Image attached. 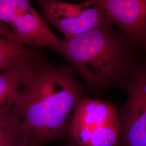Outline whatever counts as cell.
<instances>
[{
    "instance_id": "1",
    "label": "cell",
    "mask_w": 146,
    "mask_h": 146,
    "mask_svg": "<svg viewBox=\"0 0 146 146\" xmlns=\"http://www.w3.org/2000/svg\"><path fill=\"white\" fill-rule=\"evenodd\" d=\"M84 88L73 69L55 66L43 54L23 76L14 106L28 131L29 146H41L68 134V119Z\"/></svg>"
},
{
    "instance_id": "2",
    "label": "cell",
    "mask_w": 146,
    "mask_h": 146,
    "mask_svg": "<svg viewBox=\"0 0 146 146\" xmlns=\"http://www.w3.org/2000/svg\"><path fill=\"white\" fill-rule=\"evenodd\" d=\"M56 52L83 80L87 90L99 94L125 90L132 67L142 54L108 20L70 39H62Z\"/></svg>"
},
{
    "instance_id": "3",
    "label": "cell",
    "mask_w": 146,
    "mask_h": 146,
    "mask_svg": "<svg viewBox=\"0 0 146 146\" xmlns=\"http://www.w3.org/2000/svg\"><path fill=\"white\" fill-rule=\"evenodd\" d=\"M68 132L76 146H117L118 110L108 101L83 97L73 110Z\"/></svg>"
},
{
    "instance_id": "4",
    "label": "cell",
    "mask_w": 146,
    "mask_h": 146,
    "mask_svg": "<svg viewBox=\"0 0 146 146\" xmlns=\"http://www.w3.org/2000/svg\"><path fill=\"white\" fill-rule=\"evenodd\" d=\"M125 102L118 110L117 146H146V55L140 54L129 75Z\"/></svg>"
},
{
    "instance_id": "5",
    "label": "cell",
    "mask_w": 146,
    "mask_h": 146,
    "mask_svg": "<svg viewBox=\"0 0 146 146\" xmlns=\"http://www.w3.org/2000/svg\"><path fill=\"white\" fill-rule=\"evenodd\" d=\"M0 20L21 45L47 47L56 52L61 42L29 1L0 0Z\"/></svg>"
},
{
    "instance_id": "6",
    "label": "cell",
    "mask_w": 146,
    "mask_h": 146,
    "mask_svg": "<svg viewBox=\"0 0 146 146\" xmlns=\"http://www.w3.org/2000/svg\"><path fill=\"white\" fill-rule=\"evenodd\" d=\"M37 3L44 18L65 39L89 31L107 20L98 0H86L78 4L58 0H40Z\"/></svg>"
},
{
    "instance_id": "7",
    "label": "cell",
    "mask_w": 146,
    "mask_h": 146,
    "mask_svg": "<svg viewBox=\"0 0 146 146\" xmlns=\"http://www.w3.org/2000/svg\"><path fill=\"white\" fill-rule=\"evenodd\" d=\"M107 20L137 52L146 54V0H98Z\"/></svg>"
},
{
    "instance_id": "8",
    "label": "cell",
    "mask_w": 146,
    "mask_h": 146,
    "mask_svg": "<svg viewBox=\"0 0 146 146\" xmlns=\"http://www.w3.org/2000/svg\"><path fill=\"white\" fill-rule=\"evenodd\" d=\"M41 52L17 42L9 27L0 25V73L22 61L34 58Z\"/></svg>"
},
{
    "instance_id": "9",
    "label": "cell",
    "mask_w": 146,
    "mask_h": 146,
    "mask_svg": "<svg viewBox=\"0 0 146 146\" xmlns=\"http://www.w3.org/2000/svg\"><path fill=\"white\" fill-rule=\"evenodd\" d=\"M30 136L14 104L0 112V146H29Z\"/></svg>"
},
{
    "instance_id": "10",
    "label": "cell",
    "mask_w": 146,
    "mask_h": 146,
    "mask_svg": "<svg viewBox=\"0 0 146 146\" xmlns=\"http://www.w3.org/2000/svg\"><path fill=\"white\" fill-rule=\"evenodd\" d=\"M42 54L41 52L34 58L24 60L0 73V112L13 105L29 64Z\"/></svg>"
},
{
    "instance_id": "11",
    "label": "cell",
    "mask_w": 146,
    "mask_h": 146,
    "mask_svg": "<svg viewBox=\"0 0 146 146\" xmlns=\"http://www.w3.org/2000/svg\"><path fill=\"white\" fill-rule=\"evenodd\" d=\"M3 23V22H2V21H1V20H0V25H1V24H2Z\"/></svg>"
},
{
    "instance_id": "12",
    "label": "cell",
    "mask_w": 146,
    "mask_h": 146,
    "mask_svg": "<svg viewBox=\"0 0 146 146\" xmlns=\"http://www.w3.org/2000/svg\"><path fill=\"white\" fill-rule=\"evenodd\" d=\"M75 146V145H74V146Z\"/></svg>"
}]
</instances>
